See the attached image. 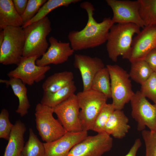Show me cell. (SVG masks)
I'll return each instance as SVG.
<instances>
[{
  "label": "cell",
  "mask_w": 156,
  "mask_h": 156,
  "mask_svg": "<svg viewBox=\"0 0 156 156\" xmlns=\"http://www.w3.org/2000/svg\"><path fill=\"white\" fill-rule=\"evenodd\" d=\"M80 6L86 12L88 21L81 30L71 31L68 34L69 43L75 51L94 48L105 43L107 41L110 29L114 24L109 17L97 22L93 16L94 8L90 2H83Z\"/></svg>",
  "instance_id": "1"
},
{
  "label": "cell",
  "mask_w": 156,
  "mask_h": 156,
  "mask_svg": "<svg viewBox=\"0 0 156 156\" xmlns=\"http://www.w3.org/2000/svg\"><path fill=\"white\" fill-rule=\"evenodd\" d=\"M137 25L132 23L113 24L109 33L106 45L109 58L116 62L120 56L129 60L131 55L133 36L141 31Z\"/></svg>",
  "instance_id": "2"
},
{
  "label": "cell",
  "mask_w": 156,
  "mask_h": 156,
  "mask_svg": "<svg viewBox=\"0 0 156 156\" xmlns=\"http://www.w3.org/2000/svg\"><path fill=\"white\" fill-rule=\"evenodd\" d=\"M23 28L25 38L23 57L42 56L48 49L47 37L52 30L49 18L47 16Z\"/></svg>",
  "instance_id": "3"
},
{
  "label": "cell",
  "mask_w": 156,
  "mask_h": 156,
  "mask_svg": "<svg viewBox=\"0 0 156 156\" xmlns=\"http://www.w3.org/2000/svg\"><path fill=\"white\" fill-rule=\"evenodd\" d=\"M3 41L0 47V63L17 65L23 57L25 38L21 27L8 26L3 29Z\"/></svg>",
  "instance_id": "4"
},
{
  "label": "cell",
  "mask_w": 156,
  "mask_h": 156,
  "mask_svg": "<svg viewBox=\"0 0 156 156\" xmlns=\"http://www.w3.org/2000/svg\"><path fill=\"white\" fill-rule=\"evenodd\" d=\"M110 80L112 104L115 109L122 110L135 93L129 73L117 65H107Z\"/></svg>",
  "instance_id": "5"
},
{
  "label": "cell",
  "mask_w": 156,
  "mask_h": 156,
  "mask_svg": "<svg viewBox=\"0 0 156 156\" xmlns=\"http://www.w3.org/2000/svg\"><path fill=\"white\" fill-rule=\"evenodd\" d=\"M77 96L80 109V117L83 130H91L98 115L107 103L108 98L92 89L79 92Z\"/></svg>",
  "instance_id": "6"
},
{
  "label": "cell",
  "mask_w": 156,
  "mask_h": 156,
  "mask_svg": "<svg viewBox=\"0 0 156 156\" xmlns=\"http://www.w3.org/2000/svg\"><path fill=\"white\" fill-rule=\"evenodd\" d=\"M53 113L52 107L40 103L36 106V128L42 139L45 142L55 141L67 132L59 121L54 117Z\"/></svg>",
  "instance_id": "7"
},
{
  "label": "cell",
  "mask_w": 156,
  "mask_h": 156,
  "mask_svg": "<svg viewBox=\"0 0 156 156\" xmlns=\"http://www.w3.org/2000/svg\"><path fill=\"white\" fill-rule=\"evenodd\" d=\"M130 102L131 116L137 122V130L142 131L147 127L156 131V104L151 103L140 91L134 93Z\"/></svg>",
  "instance_id": "8"
},
{
  "label": "cell",
  "mask_w": 156,
  "mask_h": 156,
  "mask_svg": "<svg viewBox=\"0 0 156 156\" xmlns=\"http://www.w3.org/2000/svg\"><path fill=\"white\" fill-rule=\"evenodd\" d=\"M113 139L105 132L87 136L75 145L68 156H102L111 150Z\"/></svg>",
  "instance_id": "9"
},
{
  "label": "cell",
  "mask_w": 156,
  "mask_h": 156,
  "mask_svg": "<svg viewBox=\"0 0 156 156\" xmlns=\"http://www.w3.org/2000/svg\"><path fill=\"white\" fill-rule=\"evenodd\" d=\"M52 108L58 120L67 132H76L83 130L76 94H73Z\"/></svg>",
  "instance_id": "10"
},
{
  "label": "cell",
  "mask_w": 156,
  "mask_h": 156,
  "mask_svg": "<svg viewBox=\"0 0 156 156\" xmlns=\"http://www.w3.org/2000/svg\"><path fill=\"white\" fill-rule=\"evenodd\" d=\"M105 1L112 10L113 16L112 20L114 24L132 23L140 28L145 27L140 14L139 0Z\"/></svg>",
  "instance_id": "11"
},
{
  "label": "cell",
  "mask_w": 156,
  "mask_h": 156,
  "mask_svg": "<svg viewBox=\"0 0 156 156\" xmlns=\"http://www.w3.org/2000/svg\"><path fill=\"white\" fill-rule=\"evenodd\" d=\"M38 58L33 56L24 57L17 66L7 74L10 78L20 79L25 84L32 86L35 82L38 83L45 77V74L51 69L49 65L39 66L36 64Z\"/></svg>",
  "instance_id": "12"
},
{
  "label": "cell",
  "mask_w": 156,
  "mask_h": 156,
  "mask_svg": "<svg viewBox=\"0 0 156 156\" xmlns=\"http://www.w3.org/2000/svg\"><path fill=\"white\" fill-rule=\"evenodd\" d=\"M156 48V25L145 26L133 39L130 57L131 63L144 60L147 54Z\"/></svg>",
  "instance_id": "13"
},
{
  "label": "cell",
  "mask_w": 156,
  "mask_h": 156,
  "mask_svg": "<svg viewBox=\"0 0 156 156\" xmlns=\"http://www.w3.org/2000/svg\"><path fill=\"white\" fill-rule=\"evenodd\" d=\"M50 46L47 51L36 63L37 65L44 66L50 64H58L67 61L75 51L68 42L58 41L55 38L50 37L49 39Z\"/></svg>",
  "instance_id": "14"
},
{
  "label": "cell",
  "mask_w": 156,
  "mask_h": 156,
  "mask_svg": "<svg viewBox=\"0 0 156 156\" xmlns=\"http://www.w3.org/2000/svg\"><path fill=\"white\" fill-rule=\"evenodd\" d=\"M87 136L88 131H86L67 132L55 141L44 143L45 156H68L72 148Z\"/></svg>",
  "instance_id": "15"
},
{
  "label": "cell",
  "mask_w": 156,
  "mask_h": 156,
  "mask_svg": "<svg viewBox=\"0 0 156 156\" xmlns=\"http://www.w3.org/2000/svg\"><path fill=\"white\" fill-rule=\"evenodd\" d=\"M73 65L80 72L84 91L91 88L94 76L105 67L104 64L101 58L81 54L75 55Z\"/></svg>",
  "instance_id": "16"
},
{
  "label": "cell",
  "mask_w": 156,
  "mask_h": 156,
  "mask_svg": "<svg viewBox=\"0 0 156 156\" xmlns=\"http://www.w3.org/2000/svg\"><path fill=\"white\" fill-rule=\"evenodd\" d=\"M129 120L122 110L115 109L105 126L104 132L116 139L124 138L130 128Z\"/></svg>",
  "instance_id": "17"
},
{
  "label": "cell",
  "mask_w": 156,
  "mask_h": 156,
  "mask_svg": "<svg viewBox=\"0 0 156 156\" xmlns=\"http://www.w3.org/2000/svg\"><path fill=\"white\" fill-rule=\"evenodd\" d=\"M26 131L24 124L20 120H17L11 130L3 156H22Z\"/></svg>",
  "instance_id": "18"
},
{
  "label": "cell",
  "mask_w": 156,
  "mask_h": 156,
  "mask_svg": "<svg viewBox=\"0 0 156 156\" xmlns=\"http://www.w3.org/2000/svg\"><path fill=\"white\" fill-rule=\"evenodd\" d=\"M0 82L10 86L14 94L18 98L19 104L16 110V113L23 117L28 113L30 105L27 95V88L25 84L20 79L10 78L9 80L0 79Z\"/></svg>",
  "instance_id": "19"
},
{
  "label": "cell",
  "mask_w": 156,
  "mask_h": 156,
  "mask_svg": "<svg viewBox=\"0 0 156 156\" xmlns=\"http://www.w3.org/2000/svg\"><path fill=\"white\" fill-rule=\"evenodd\" d=\"M24 23L12 0H0V29L8 26L21 27Z\"/></svg>",
  "instance_id": "20"
},
{
  "label": "cell",
  "mask_w": 156,
  "mask_h": 156,
  "mask_svg": "<svg viewBox=\"0 0 156 156\" xmlns=\"http://www.w3.org/2000/svg\"><path fill=\"white\" fill-rule=\"evenodd\" d=\"M74 77L73 73L71 71L55 73L48 77L42 84L44 92L53 93L63 88L73 81Z\"/></svg>",
  "instance_id": "21"
},
{
  "label": "cell",
  "mask_w": 156,
  "mask_h": 156,
  "mask_svg": "<svg viewBox=\"0 0 156 156\" xmlns=\"http://www.w3.org/2000/svg\"><path fill=\"white\" fill-rule=\"evenodd\" d=\"M76 89L73 81L65 87L55 92H44L40 103L51 107H54L75 94Z\"/></svg>",
  "instance_id": "22"
},
{
  "label": "cell",
  "mask_w": 156,
  "mask_h": 156,
  "mask_svg": "<svg viewBox=\"0 0 156 156\" xmlns=\"http://www.w3.org/2000/svg\"><path fill=\"white\" fill-rule=\"evenodd\" d=\"M130 77L135 82L142 85L154 72L144 60L131 63Z\"/></svg>",
  "instance_id": "23"
},
{
  "label": "cell",
  "mask_w": 156,
  "mask_h": 156,
  "mask_svg": "<svg viewBox=\"0 0 156 156\" xmlns=\"http://www.w3.org/2000/svg\"><path fill=\"white\" fill-rule=\"evenodd\" d=\"M80 0H48L41 7L35 16L22 27L27 26L43 18L51 11L61 6L67 7L72 3L79 2Z\"/></svg>",
  "instance_id": "24"
},
{
  "label": "cell",
  "mask_w": 156,
  "mask_h": 156,
  "mask_svg": "<svg viewBox=\"0 0 156 156\" xmlns=\"http://www.w3.org/2000/svg\"><path fill=\"white\" fill-rule=\"evenodd\" d=\"M110 77L106 67L101 70L94 76L92 82L91 88L100 92L108 98H111Z\"/></svg>",
  "instance_id": "25"
},
{
  "label": "cell",
  "mask_w": 156,
  "mask_h": 156,
  "mask_svg": "<svg viewBox=\"0 0 156 156\" xmlns=\"http://www.w3.org/2000/svg\"><path fill=\"white\" fill-rule=\"evenodd\" d=\"M22 156H45L44 143L40 141L31 128L29 129L28 139L24 145Z\"/></svg>",
  "instance_id": "26"
},
{
  "label": "cell",
  "mask_w": 156,
  "mask_h": 156,
  "mask_svg": "<svg viewBox=\"0 0 156 156\" xmlns=\"http://www.w3.org/2000/svg\"><path fill=\"white\" fill-rule=\"evenodd\" d=\"M140 13L145 27L156 25V0H139Z\"/></svg>",
  "instance_id": "27"
},
{
  "label": "cell",
  "mask_w": 156,
  "mask_h": 156,
  "mask_svg": "<svg viewBox=\"0 0 156 156\" xmlns=\"http://www.w3.org/2000/svg\"><path fill=\"white\" fill-rule=\"evenodd\" d=\"M115 109L112 103H106L96 118L91 130L97 133L104 132L106 124L110 115Z\"/></svg>",
  "instance_id": "28"
},
{
  "label": "cell",
  "mask_w": 156,
  "mask_h": 156,
  "mask_svg": "<svg viewBox=\"0 0 156 156\" xmlns=\"http://www.w3.org/2000/svg\"><path fill=\"white\" fill-rule=\"evenodd\" d=\"M141 94L156 104V72H153L151 77L141 85Z\"/></svg>",
  "instance_id": "29"
},
{
  "label": "cell",
  "mask_w": 156,
  "mask_h": 156,
  "mask_svg": "<svg viewBox=\"0 0 156 156\" xmlns=\"http://www.w3.org/2000/svg\"><path fill=\"white\" fill-rule=\"evenodd\" d=\"M141 134L145 144V156H156V131L144 130Z\"/></svg>",
  "instance_id": "30"
},
{
  "label": "cell",
  "mask_w": 156,
  "mask_h": 156,
  "mask_svg": "<svg viewBox=\"0 0 156 156\" xmlns=\"http://www.w3.org/2000/svg\"><path fill=\"white\" fill-rule=\"evenodd\" d=\"M47 0H29L25 10L21 17L24 25L31 19Z\"/></svg>",
  "instance_id": "31"
},
{
  "label": "cell",
  "mask_w": 156,
  "mask_h": 156,
  "mask_svg": "<svg viewBox=\"0 0 156 156\" xmlns=\"http://www.w3.org/2000/svg\"><path fill=\"white\" fill-rule=\"evenodd\" d=\"M9 113L7 109H2L0 113V138L8 140L14 126L9 119Z\"/></svg>",
  "instance_id": "32"
},
{
  "label": "cell",
  "mask_w": 156,
  "mask_h": 156,
  "mask_svg": "<svg viewBox=\"0 0 156 156\" xmlns=\"http://www.w3.org/2000/svg\"><path fill=\"white\" fill-rule=\"evenodd\" d=\"M154 72H156V48L149 52L144 60Z\"/></svg>",
  "instance_id": "33"
},
{
  "label": "cell",
  "mask_w": 156,
  "mask_h": 156,
  "mask_svg": "<svg viewBox=\"0 0 156 156\" xmlns=\"http://www.w3.org/2000/svg\"><path fill=\"white\" fill-rule=\"evenodd\" d=\"M12 1L16 10L21 16L25 10L28 0H13Z\"/></svg>",
  "instance_id": "34"
},
{
  "label": "cell",
  "mask_w": 156,
  "mask_h": 156,
  "mask_svg": "<svg viewBox=\"0 0 156 156\" xmlns=\"http://www.w3.org/2000/svg\"><path fill=\"white\" fill-rule=\"evenodd\" d=\"M142 143L140 138L136 139L128 153L125 156H136L137 151L141 146Z\"/></svg>",
  "instance_id": "35"
},
{
  "label": "cell",
  "mask_w": 156,
  "mask_h": 156,
  "mask_svg": "<svg viewBox=\"0 0 156 156\" xmlns=\"http://www.w3.org/2000/svg\"><path fill=\"white\" fill-rule=\"evenodd\" d=\"M4 38V32L3 29L0 30V47L3 41Z\"/></svg>",
  "instance_id": "36"
}]
</instances>
